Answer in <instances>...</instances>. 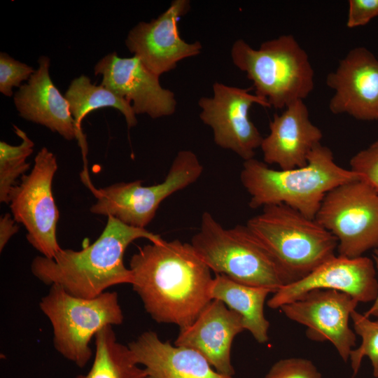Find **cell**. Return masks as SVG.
Wrapping results in <instances>:
<instances>
[{"label":"cell","mask_w":378,"mask_h":378,"mask_svg":"<svg viewBox=\"0 0 378 378\" xmlns=\"http://www.w3.org/2000/svg\"><path fill=\"white\" fill-rule=\"evenodd\" d=\"M146 378H232L218 373L198 351L161 341L157 333L146 331L129 343Z\"/></svg>","instance_id":"obj_20"},{"label":"cell","mask_w":378,"mask_h":378,"mask_svg":"<svg viewBox=\"0 0 378 378\" xmlns=\"http://www.w3.org/2000/svg\"><path fill=\"white\" fill-rule=\"evenodd\" d=\"M230 55L234 65L252 81L254 93L270 108L282 109L304 100L314 88L309 56L290 34L264 41L258 49L238 39Z\"/></svg>","instance_id":"obj_5"},{"label":"cell","mask_w":378,"mask_h":378,"mask_svg":"<svg viewBox=\"0 0 378 378\" xmlns=\"http://www.w3.org/2000/svg\"><path fill=\"white\" fill-rule=\"evenodd\" d=\"M57 170L55 155L43 147L31 172L23 175L9 193L13 218L25 227L29 243L48 258H53L62 248L56 237L59 213L52 191Z\"/></svg>","instance_id":"obj_10"},{"label":"cell","mask_w":378,"mask_h":378,"mask_svg":"<svg viewBox=\"0 0 378 378\" xmlns=\"http://www.w3.org/2000/svg\"><path fill=\"white\" fill-rule=\"evenodd\" d=\"M13 129L21 138V144L13 146L0 141V202L8 204L11 189L29 169L27 159L33 153L34 146L33 141L24 131L15 125Z\"/></svg>","instance_id":"obj_24"},{"label":"cell","mask_w":378,"mask_h":378,"mask_svg":"<svg viewBox=\"0 0 378 378\" xmlns=\"http://www.w3.org/2000/svg\"><path fill=\"white\" fill-rule=\"evenodd\" d=\"M95 353L89 372L77 378H146L129 346L118 342L112 326L99 330L94 336Z\"/></svg>","instance_id":"obj_23"},{"label":"cell","mask_w":378,"mask_h":378,"mask_svg":"<svg viewBox=\"0 0 378 378\" xmlns=\"http://www.w3.org/2000/svg\"><path fill=\"white\" fill-rule=\"evenodd\" d=\"M358 303L343 292L314 289L280 309L287 318L307 327L310 340L330 342L346 362L356 346V336L349 319Z\"/></svg>","instance_id":"obj_12"},{"label":"cell","mask_w":378,"mask_h":378,"mask_svg":"<svg viewBox=\"0 0 378 378\" xmlns=\"http://www.w3.org/2000/svg\"><path fill=\"white\" fill-rule=\"evenodd\" d=\"M38 67L13 95V102L22 118L48 128L66 140L80 137L68 101L55 85L50 75V58L41 56Z\"/></svg>","instance_id":"obj_19"},{"label":"cell","mask_w":378,"mask_h":378,"mask_svg":"<svg viewBox=\"0 0 378 378\" xmlns=\"http://www.w3.org/2000/svg\"><path fill=\"white\" fill-rule=\"evenodd\" d=\"M94 74L102 76V85L128 101L136 115L146 114L155 119L176 111L174 92L164 88L160 76L136 56L120 57L115 52L108 53L95 64Z\"/></svg>","instance_id":"obj_14"},{"label":"cell","mask_w":378,"mask_h":378,"mask_svg":"<svg viewBox=\"0 0 378 378\" xmlns=\"http://www.w3.org/2000/svg\"><path fill=\"white\" fill-rule=\"evenodd\" d=\"M19 230L17 222L13 216L6 213L0 218V251L4 248L10 239Z\"/></svg>","instance_id":"obj_30"},{"label":"cell","mask_w":378,"mask_h":378,"mask_svg":"<svg viewBox=\"0 0 378 378\" xmlns=\"http://www.w3.org/2000/svg\"><path fill=\"white\" fill-rule=\"evenodd\" d=\"M265 378H321V374L311 360L289 358L275 363Z\"/></svg>","instance_id":"obj_28"},{"label":"cell","mask_w":378,"mask_h":378,"mask_svg":"<svg viewBox=\"0 0 378 378\" xmlns=\"http://www.w3.org/2000/svg\"><path fill=\"white\" fill-rule=\"evenodd\" d=\"M64 97L68 101L79 134V144L84 153L87 148L81 124L84 117L90 112L104 107H113L123 115L128 128L137 125L136 115L128 101L101 84H93L90 78L83 74L71 80Z\"/></svg>","instance_id":"obj_22"},{"label":"cell","mask_w":378,"mask_h":378,"mask_svg":"<svg viewBox=\"0 0 378 378\" xmlns=\"http://www.w3.org/2000/svg\"><path fill=\"white\" fill-rule=\"evenodd\" d=\"M35 69L28 64L10 57L6 52L0 53V92L6 97L13 94V88H20L27 81Z\"/></svg>","instance_id":"obj_26"},{"label":"cell","mask_w":378,"mask_h":378,"mask_svg":"<svg viewBox=\"0 0 378 378\" xmlns=\"http://www.w3.org/2000/svg\"><path fill=\"white\" fill-rule=\"evenodd\" d=\"M203 169L194 152L181 150L175 156L164 180L158 184L144 186L141 181H135L97 188L88 176H84V183L96 198L90 211L114 217L130 226L145 228L155 217L160 203L196 182Z\"/></svg>","instance_id":"obj_8"},{"label":"cell","mask_w":378,"mask_h":378,"mask_svg":"<svg viewBox=\"0 0 378 378\" xmlns=\"http://www.w3.org/2000/svg\"><path fill=\"white\" fill-rule=\"evenodd\" d=\"M246 225L291 283L335 255L337 248V239L315 218L283 204L263 206Z\"/></svg>","instance_id":"obj_4"},{"label":"cell","mask_w":378,"mask_h":378,"mask_svg":"<svg viewBox=\"0 0 378 378\" xmlns=\"http://www.w3.org/2000/svg\"><path fill=\"white\" fill-rule=\"evenodd\" d=\"M357 179V174L337 164L331 150L321 144L313 150L304 167L277 170L251 158L244 162L240 173L241 184L251 197V208L283 204L312 219L328 192Z\"/></svg>","instance_id":"obj_3"},{"label":"cell","mask_w":378,"mask_h":378,"mask_svg":"<svg viewBox=\"0 0 378 378\" xmlns=\"http://www.w3.org/2000/svg\"><path fill=\"white\" fill-rule=\"evenodd\" d=\"M190 244L216 274L225 275L244 285L269 288L274 292L291 283L246 225L227 229L209 212L204 211L200 230Z\"/></svg>","instance_id":"obj_6"},{"label":"cell","mask_w":378,"mask_h":378,"mask_svg":"<svg viewBox=\"0 0 378 378\" xmlns=\"http://www.w3.org/2000/svg\"><path fill=\"white\" fill-rule=\"evenodd\" d=\"M190 8L189 0H174L157 18L139 22L127 35L125 43L130 52L159 76L201 52L200 42L188 43L179 34L178 21Z\"/></svg>","instance_id":"obj_13"},{"label":"cell","mask_w":378,"mask_h":378,"mask_svg":"<svg viewBox=\"0 0 378 378\" xmlns=\"http://www.w3.org/2000/svg\"><path fill=\"white\" fill-rule=\"evenodd\" d=\"M243 330L245 328L240 314L222 301L211 300L190 326L180 329L174 345L195 349L218 373L232 377V343Z\"/></svg>","instance_id":"obj_17"},{"label":"cell","mask_w":378,"mask_h":378,"mask_svg":"<svg viewBox=\"0 0 378 378\" xmlns=\"http://www.w3.org/2000/svg\"><path fill=\"white\" fill-rule=\"evenodd\" d=\"M130 270L133 290L158 323L186 328L211 300V270L191 244L150 242L132 256Z\"/></svg>","instance_id":"obj_1"},{"label":"cell","mask_w":378,"mask_h":378,"mask_svg":"<svg viewBox=\"0 0 378 378\" xmlns=\"http://www.w3.org/2000/svg\"><path fill=\"white\" fill-rule=\"evenodd\" d=\"M377 274L372 258L334 255L304 277L279 288L267 304L272 309L280 308L314 289L335 290L358 302H373L378 293Z\"/></svg>","instance_id":"obj_15"},{"label":"cell","mask_w":378,"mask_h":378,"mask_svg":"<svg viewBox=\"0 0 378 378\" xmlns=\"http://www.w3.org/2000/svg\"><path fill=\"white\" fill-rule=\"evenodd\" d=\"M322 138L321 130L309 118L304 100H298L286 107L281 114H274L270 122V133L263 137L260 148L265 163L291 169L307 164Z\"/></svg>","instance_id":"obj_18"},{"label":"cell","mask_w":378,"mask_h":378,"mask_svg":"<svg viewBox=\"0 0 378 378\" xmlns=\"http://www.w3.org/2000/svg\"><path fill=\"white\" fill-rule=\"evenodd\" d=\"M275 292L269 288L244 285L223 274L213 279L211 300L222 301L230 309L240 314L245 330H248L259 343L268 341L270 322L264 315L267 296Z\"/></svg>","instance_id":"obj_21"},{"label":"cell","mask_w":378,"mask_h":378,"mask_svg":"<svg viewBox=\"0 0 378 378\" xmlns=\"http://www.w3.org/2000/svg\"><path fill=\"white\" fill-rule=\"evenodd\" d=\"M326 84L335 91L329 102L331 113L378 120V58L368 49H351L327 76Z\"/></svg>","instance_id":"obj_16"},{"label":"cell","mask_w":378,"mask_h":378,"mask_svg":"<svg viewBox=\"0 0 378 378\" xmlns=\"http://www.w3.org/2000/svg\"><path fill=\"white\" fill-rule=\"evenodd\" d=\"M252 90L215 82L213 96L198 101L200 118L212 129L215 144L234 152L244 161L254 158L263 139L249 118V109L253 104L270 108L265 100L251 92Z\"/></svg>","instance_id":"obj_11"},{"label":"cell","mask_w":378,"mask_h":378,"mask_svg":"<svg viewBox=\"0 0 378 378\" xmlns=\"http://www.w3.org/2000/svg\"><path fill=\"white\" fill-rule=\"evenodd\" d=\"M315 219L337 239L339 255L357 258L378 248V192L360 179L328 192Z\"/></svg>","instance_id":"obj_9"},{"label":"cell","mask_w":378,"mask_h":378,"mask_svg":"<svg viewBox=\"0 0 378 378\" xmlns=\"http://www.w3.org/2000/svg\"><path fill=\"white\" fill-rule=\"evenodd\" d=\"M152 243L163 239L145 228L128 225L112 216L100 236L80 251L61 248L53 258L35 257L32 274L46 285L57 284L69 294L93 298L109 287L132 282V272L123 262L124 253L134 240Z\"/></svg>","instance_id":"obj_2"},{"label":"cell","mask_w":378,"mask_h":378,"mask_svg":"<svg viewBox=\"0 0 378 378\" xmlns=\"http://www.w3.org/2000/svg\"><path fill=\"white\" fill-rule=\"evenodd\" d=\"M372 259L374 262L375 267L378 274V248L374 250L372 253ZM363 314L368 318L378 317V293L377 297L370 309L366 311Z\"/></svg>","instance_id":"obj_31"},{"label":"cell","mask_w":378,"mask_h":378,"mask_svg":"<svg viewBox=\"0 0 378 378\" xmlns=\"http://www.w3.org/2000/svg\"><path fill=\"white\" fill-rule=\"evenodd\" d=\"M378 16V0H349L346 21L348 28L367 24Z\"/></svg>","instance_id":"obj_29"},{"label":"cell","mask_w":378,"mask_h":378,"mask_svg":"<svg viewBox=\"0 0 378 378\" xmlns=\"http://www.w3.org/2000/svg\"><path fill=\"white\" fill-rule=\"evenodd\" d=\"M350 169L378 192V139L350 160Z\"/></svg>","instance_id":"obj_27"},{"label":"cell","mask_w":378,"mask_h":378,"mask_svg":"<svg viewBox=\"0 0 378 378\" xmlns=\"http://www.w3.org/2000/svg\"><path fill=\"white\" fill-rule=\"evenodd\" d=\"M39 307L51 323L55 349L81 368L92 356L91 339L102 328L120 325L124 318L116 292L84 298L52 284Z\"/></svg>","instance_id":"obj_7"},{"label":"cell","mask_w":378,"mask_h":378,"mask_svg":"<svg viewBox=\"0 0 378 378\" xmlns=\"http://www.w3.org/2000/svg\"><path fill=\"white\" fill-rule=\"evenodd\" d=\"M351 318L355 333L361 338L360 344L351 351L349 356L353 376L358 373L363 358L368 357L373 375L378 378V319L372 320L356 310L351 313Z\"/></svg>","instance_id":"obj_25"}]
</instances>
